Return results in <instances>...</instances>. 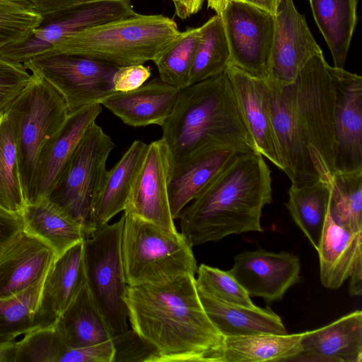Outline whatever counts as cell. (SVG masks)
Instances as JSON below:
<instances>
[{
    "mask_svg": "<svg viewBox=\"0 0 362 362\" xmlns=\"http://www.w3.org/2000/svg\"><path fill=\"white\" fill-rule=\"evenodd\" d=\"M282 171L300 187L335 173V89L323 54L311 58L288 85L267 79Z\"/></svg>",
    "mask_w": 362,
    "mask_h": 362,
    "instance_id": "obj_1",
    "label": "cell"
},
{
    "mask_svg": "<svg viewBox=\"0 0 362 362\" xmlns=\"http://www.w3.org/2000/svg\"><path fill=\"white\" fill-rule=\"evenodd\" d=\"M132 329L153 346L159 362H222L224 336L207 316L194 276L127 286Z\"/></svg>",
    "mask_w": 362,
    "mask_h": 362,
    "instance_id": "obj_2",
    "label": "cell"
},
{
    "mask_svg": "<svg viewBox=\"0 0 362 362\" xmlns=\"http://www.w3.org/2000/svg\"><path fill=\"white\" fill-rule=\"evenodd\" d=\"M271 170L257 151L240 153L178 218L189 244L197 246L232 234L262 232V209L272 202Z\"/></svg>",
    "mask_w": 362,
    "mask_h": 362,
    "instance_id": "obj_3",
    "label": "cell"
},
{
    "mask_svg": "<svg viewBox=\"0 0 362 362\" xmlns=\"http://www.w3.org/2000/svg\"><path fill=\"white\" fill-rule=\"evenodd\" d=\"M172 164L202 151H257L226 71L180 90L161 126Z\"/></svg>",
    "mask_w": 362,
    "mask_h": 362,
    "instance_id": "obj_4",
    "label": "cell"
},
{
    "mask_svg": "<svg viewBox=\"0 0 362 362\" xmlns=\"http://www.w3.org/2000/svg\"><path fill=\"white\" fill-rule=\"evenodd\" d=\"M180 33L176 22L168 16L136 13L70 35L52 50L117 67L144 64L154 62Z\"/></svg>",
    "mask_w": 362,
    "mask_h": 362,
    "instance_id": "obj_5",
    "label": "cell"
},
{
    "mask_svg": "<svg viewBox=\"0 0 362 362\" xmlns=\"http://www.w3.org/2000/svg\"><path fill=\"white\" fill-rule=\"evenodd\" d=\"M122 255L128 286L162 284L197 271L192 247L170 231L124 213Z\"/></svg>",
    "mask_w": 362,
    "mask_h": 362,
    "instance_id": "obj_6",
    "label": "cell"
},
{
    "mask_svg": "<svg viewBox=\"0 0 362 362\" xmlns=\"http://www.w3.org/2000/svg\"><path fill=\"white\" fill-rule=\"evenodd\" d=\"M16 142L19 177L26 204L33 197L40 153L69 115L66 103L45 78L35 74L6 110Z\"/></svg>",
    "mask_w": 362,
    "mask_h": 362,
    "instance_id": "obj_7",
    "label": "cell"
},
{
    "mask_svg": "<svg viewBox=\"0 0 362 362\" xmlns=\"http://www.w3.org/2000/svg\"><path fill=\"white\" fill-rule=\"evenodd\" d=\"M124 220L123 214L117 222L97 228L83 240L86 283L113 336L128 329L122 255Z\"/></svg>",
    "mask_w": 362,
    "mask_h": 362,
    "instance_id": "obj_8",
    "label": "cell"
},
{
    "mask_svg": "<svg viewBox=\"0 0 362 362\" xmlns=\"http://www.w3.org/2000/svg\"><path fill=\"white\" fill-rule=\"evenodd\" d=\"M115 144L95 122L86 130L48 199L84 230H95L93 206L107 171V158Z\"/></svg>",
    "mask_w": 362,
    "mask_h": 362,
    "instance_id": "obj_9",
    "label": "cell"
},
{
    "mask_svg": "<svg viewBox=\"0 0 362 362\" xmlns=\"http://www.w3.org/2000/svg\"><path fill=\"white\" fill-rule=\"evenodd\" d=\"M136 13L132 0H90L42 18L23 41L0 49V57L16 63L51 51L64 38Z\"/></svg>",
    "mask_w": 362,
    "mask_h": 362,
    "instance_id": "obj_10",
    "label": "cell"
},
{
    "mask_svg": "<svg viewBox=\"0 0 362 362\" xmlns=\"http://www.w3.org/2000/svg\"><path fill=\"white\" fill-rule=\"evenodd\" d=\"M64 98L69 113L99 102L113 91L117 66L83 56L49 51L23 63Z\"/></svg>",
    "mask_w": 362,
    "mask_h": 362,
    "instance_id": "obj_11",
    "label": "cell"
},
{
    "mask_svg": "<svg viewBox=\"0 0 362 362\" xmlns=\"http://www.w3.org/2000/svg\"><path fill=\"white\" fill-rule=\"evenodd\" d=\"M219 15L228 43L230 64L252 77L269 78L274 16L240 0H228Z\"/></svg>",
    "mask_w": 362,
    "mask_h": 362,
    "instance_id": "obj_12",
    "label": "cell"
},
{
    "mask_svg": "<svg viewBox=\"0 0 362 362\" xmlns=\"http://www.w3.org/2000/svg\"><path fill=\"white\" fill-rule=\"evenodd\" d=\"M172 159L160 138L147 144L145 156L132 184L124 213L170 231H176L168 197Z\"/></svg>",
    "mask_w": 362,
    "mask_h": 362,
    "instance_id": "obj_13",
    "label": "cell"
},
{
    "mask_svg": "<svg viewBox=\"0 0 362 362\" xmlns=\"http://www.w3.org/2000/svg\"><path fill=\"white\" fill-rule=\"evenodd\" d=\"M274 17L269 78L288 85L311 58L323 53L293 0H280Z\"/></svg>",
    "mask_w": 362,
    "mask_h": 362,
    "instance_id": "obj_14",
    "label": "cell"
},
{
    "mask_svg": "<svg viewBox=\"0 0 362 362\" xmlns=\"http://www.w3.org/2000/svg\"><path fill=\"white\" fill-rule=\"evenodd\" d=\"M300 272L296 255L262 248L236 255L228 270L250 297H261L267 303L281 300L288 288L299 281Z\"/></svg>",
    "mask_w": 362,
    "mask_h": 362,
    "instance_id": "obj_15",
    "label": "cell"
},
{
    "mask_svg": "<svg viewBox=\"0 0 362 362\" xmlns=\"http://www.w3.org/2000/svg\"><path fill=\"white\" fill-rule=\"evenodd\" d=\"M335 89V172L362 169V77L330 66Z\"/></svg>",
    "mask_w": 362,
    "mask_h": 362,
    "instance_id": "obj_16",
    "label": "cell"
},
{
    "mask_svg": "<svg viewBox=\"0 0 362 362\" xmlns=\"http://www.w3.org/2000/svg\"><path fill=\"white\" fill-rule=\"evenodd\" d=\"M101 112V105L95 103L69 113L40 153L29 204L48 199L86 130Z\"/></svg>",
    "mask_w": 362,
    "mask_h": 362,
    "instance_id": "obj_17",
    "label": "cell"
},
{
    "mask_svg": "<svg viewBox=\"0 0 362 362\" xmlns=\"http://www.w3.org/2000/svg\"><path fill=\"white\" fill-rule=\"evenodd\" d=\"M226 73L257 151L282 170L277 139L272 122L267 79L252 77L231 64L228 66Z\"/></svg>",
    "mask_w": 362,
    "mask_h": 362,
    "instance_id": "obj_18",
    "label": "cell"
},
{
    "mask_svg": "<svg viewBox=\"0 0 362 362\" xmlns=\"http://www.w3.org/2000/svg\"><path fill=\"white\" fill-rule=\"evenodd\" d=\"M293 362H361L362 311L350 313L318 329L303 332Z\"/></svg>",
    "mask_w": 362,
    "mask_h": 362,
    "instance_id": "obj_19",
    "label": "cell"
},
{
    "mask_svg": "<svg viewBox=\"0 0 362 362\" xmlns=\"http://www.w3.org/2000/svg\"><path fill=\"white\" fill-rule=\"evenodd\" d=\"M85 284L82 241L57 256L48 269L39 299L37 327L56 325Z\"/></svg>",
    "mask_w": 362,
    "mask_h": 362,
    "instance_id": "obj_20",
    "label": "cell"
},
{
    "mask_svg": "<svg viewBox=\"0 0 362 362\" xmlns=\"http://www.w3.org/2000/svg\"><path fill=\"white\" fill-rule=\"evenodd\" d=\"M180 90L158 76L132 90L113 91L99 103L129 126L161 127L171 114Z\"/></svg>",
    "mask_w": 362,
    "mask_h": 362,
    "instance_id": "obj_21",
    "label": "cell"
},
{
    "mask_svg": "<svg viewBox=\"0 0 362 362\" xmlns=\"http://www.w3.org/2000/svg\"><path fill=\"white\" fill-rule=\"evenodd\" d=\"M56 257L44 242L21 231L0 255V298L19 293L43 279Z\"/></svg>",
    "mask_w": 362,
    "mask_h": 362,
    "instance_id": "obj_22",
    "label": "cell"
},
{
    "mask_svg": "<svg viewBox=\"0 0 362 362\" xmlns=\"http://www.w3.org/2000/svg\"><path fill=\"white\" fill-rule=\"evenodd\" d=\"M240 153L233 149H212L172 164L168 178V197L173 219L197 198Z\"/></svg>",
    "mask_w": 362,
    "mask_h": 362,
    "instance_id": "obj_23",
    "label": "cell"
},
{
    "mask_svg": "<svg viewBox=\"0 0 362 362\" xmlns=\"http://www.w3.org/2000/svg\"><path fill=\"white\" fill-rule=\"evenodd\" d=\"M361 245L362 232L337 225L329 211L317 249L320 281L325 288H339L356 268L362 266Z\"/></svg>",
    "mask_w": 362,
    "mask_h": 362,
    "instance_id": "obj_24",
    "label": "cell"
},
{
    "mask_svg": "<svg viewBox=\"0 0 362 362\" xmlns=\"http://www.w3.org/2000/svg\"><path fill=\"white\" fill-rule=\"evenodd\" d=\"M197 292L209 320L224 337L287 334L281 317L270 309L230 304L198 288Z\"/></svg>",
    "mask_w": 362,
    "mask_h": 362,
    "instance_id": "obj_25",
    "label": "cell"
},
{
    "mask_svg": "<svg viewBox=\"0 0 362 362\" xmlns=\"http://www.w3.org/2000/svg\"><path fill=\"white\" fill-rule=\"evenodd\" d=\"M21 215L23 230L49 246L57 257L87 238L82 226L49 199L26 204Z\"/></svg>",
    "mask_w": 362,
    "mask_h": 362,
    "instance_id": "obj_26",
    "label": "cell"
},
{
    "mask_svg": "<svg viewBox=\"0 0 362 362\" xmlns=\"http://www.w3.org/2000/svg\"><path fill=\"white\" fill-rule=\"evenodd\" d=\"M146 148V143L135 140L119 160L107 171L93 206L95 229L108 223L112 218L124 210L132 184Z\"/></svg>",
    "mask_w": 362,
    "mask_h": 362,
    "instance_id": "obj_27",
    "label": "cell"
},
{
    "mask_svg": "<svg viewBox=\"0 0 362 362\" xmlns=\"http://www.w3.org/2000/svg\"><path fill=\"white\" fill-rule=\"evenodd\" d=\"M56 325L64 344L70 348L103 343L113 337L86 283L59 316Z\"/></svg>",
    "mask_w": 362,
    "mask_h": 362,
    "instance_id": "obj_28",
    "label": "cell"
},
{
    "mask_svg": "<svg viewBox=\"0 0 362 362\" xmlns=\"http://www.w3.org/2000/svg\"><path fill=\"white\" fill-rule=\"evenodd\" d=\"M315 23L331 52L334 67L344 69L357 21V0H309Z\"/></svg>",
    "mask_w": 362,
    "mask_h": 362,
    "instance_id": "obj_29",
    "label": "cell"
},
{
    "mask_svg": "<svg viewBox=\"0 0 362 362\" xmlns=\"http://www.w3.org/2000/svg\"><path fill=\"white\" fill-rule=\"evenodd\" d=\"M303 333L224 337L222 362H287L301 351Z\"/></svg>",
    "mask_w": 362,
    "mask_h": 362,
    "instance_id": "obj_30",
    "label": "cell"
},
{
    "mask_svg": "<svg viewBox=\"0 0 362 362\" xmlns=\"http://www.w3.org/2000/svg\"><path fill=\"white\" fill-rule=\"evenodd\" d=\"M331 185L319 180L290 187L285 206L293 220L317 250L329 213Z\"/></svg>",
    "mask_w": 362,
    "mask_h": 362,
    "instance_id": "obj_31",
    "label": "cell"
},
{
    "mask_svg": "<svg viewBox=\"0 0 362 362\" xmlns=\"http://www.w3.org/2000/svg\"><path fill=\"white\" fill-rule=\"evenodd\" d=\"M230 62V50L223 25L220 15L216 14L201 26L188 84L224 73Z\"/></svg>",
    "mask_w": 362,
    "mask_h": 362,
    "instance_id": "obj_32",
    "label": "cell"
},
{
    "mask_svg": "<svg viewBox=\"0 0 362 362\" xmlns=\"http://www.w3.org/2000/svg\"><path fill=\"white\" fill-rule=\"evenodd\" d=\"M329 211L337 225L362 232V169L334 173Z\"/></svg>",
    "mask_w": 362,
    "mask_h": 362,
    "instance_id": "obj_33",
    "label": "cell"
},
{
    "mask_svg": "<svg viewBox=\"0 0 362 362\" xmlns=\"http://www.w3.org/2000/svg\"><path fill=\"white\" fill-rule=\"evenodd\" d=\"M25 205L13 127L6 111L0 115V207L21 214Z\"/></svg>",
    "mask_w": 362,
    "mask_h": 362,
    "instance_id": "obj_34",
    "label": "cell"
},
{
    "mask_svg": "<svg viewBox=\"0 0 362 362\" xmlns=\"http://www.w3.org/2000/svg\"><path fill=\"white\" fill-rule=\"evenodd\" d=\"M45 277L19 293L0 298V340H15L37 328V312Z\"/></svg>",
    "mask_w": 362,
    "mask_h": 362,
    "instance_id": "obj_35",
    "label": "cell"
},
{
    "mask_svg": "<svg viewBox=\"0 0 362 362\" xmlns=\"http://www.w3.org/2000/svg\"><path fill=\"white\" fill-rule=\"evenodd\" d=\"M200 31L201 26L181 32L153 62L162 81L180 89L188 86L189 71Z\"/></svg>",
    "mask_w": 362,
    "mask_h": 362,
    "instance_id": "obj_36",
    "label": "cell"
},
{
    "mask_svg": "<svg viewBox=\"0 0 362 362\" xmlns=\"http://www.w3.org/2000/svg\"><path fill=\"white\" fill-rule=\"evenodd\" d=\"M42 20L25 0H0V49L25 40Z\"/></svg>",
    "mask_w": 362,
    "mask_h": 362,
    "instance_id": "obj_37",
    "label": "cell"
},
{
    "mask_svg": "<svg viewBox=\"0 0 362 362\" xmlns=\"http://www.w3.org/2000/svg\"><path fill=\"white\" fill-rule=\"evenodd\" d=\"M16 341V362H59L66 348L57 325L37 327Z\"/></svg>",
    "mask_w": 362,
    "mask_h": 362,
    "instance_id": "obj_38",
    "label": "cell"
},
{
    "mask_svg": "<svg viewBox=\"0 0 362 362\" xmlns=\"http://www.w3.org/2000/svg\"><path fill=\"white\" fill-rule=\"evenodd\" d=\"M197 288L221 301L247 308H255L250 296L228 272L204 264L198 267Z\"/></svg>",
    "mask_w": 362,
    "mask_h": 362,
    "instance_id": "obj_39",
    "label": "cell"
},
{
    "mask_svg": "<svg viewBox=\"0 0 362 362\" xmlns=\"http://www.w3.org/2000/svg\"><path fill=\"white\" fill-rule=\"evenodd\" d=\"M115 355L112 362H159L156 349L132 329L114 335Z\"/></svg>",
    "mask_w": 362,
    "mask_h": 362,
    "instance_id": "obj_40",
    "label": "cell"
},
{
    "mask_svg": "<svg viewBox=\"0 0 362 362\" xmlns=\"http://www.w3.org/2000/svg\"><path fill=\"white\" fill-rule=\"evenodd\" d=\"M30 77L23 64L0 57V115L23 90Z\"/></svg>",
    "mask_w": 362,
    "mask_h": 362,
    "instance_id": "obj_41",
    "label": "cell"
},
{
    "mask_svg": "<svg viewBox=\"0 0 362 362\" xmlns=\"http://www.w3.org/2000/svg\"><path fill=\"white\" fill-rule=\"evenodd\" d=\"M112 339L103 343L78 348L66 346L59 362H112Z\"/></svg>",
    "mask_w": 362,
    "mask_h": 362,
    "instance_id": "obj_42",
    "label": "cell"
},
{
    "mask_svg": "<svg viewBox=\"0 0 362 362\" xmlns=\"http://www.w3.org/2000/svg\"><path fill=\"white\" fill-rule=\"evenodd\" d=\"M151 76V69L144 64L117 67L112 79L114 91L134 90L146 83Z\"/></svg>",
    "mask_w": 362,
    "mask_h": 362,
    "instance_id": "obj_43",
    "label": "cell"
},
{
    "mask_svg": "<svg viewBox=\"0 0 362 362\" xmlns=\"http://www.w3.org/2000/svg\"><path fill=\"white\" fill-rule=\"evenodd\" d=\"M23 230L21 214L0 207V255L9 243Z\"/></svg>",
    "mask_w": 362,
    "mask_h": 362,
    "instance_id": "obj_44",
    "label": "cell"
},
{
    "mask_svg": "<svg viewBox=\"0 0 362 362\" xmlns=\"http://www.w3.org/2000/svg\"><path fill=\"white\" fill-rule=\"evenodd\" d=\"M42 18L71 6L90 0H26Z\"/></svg>",
    "mask_w": 362,
    "mask_h": 362,
    "instance_id": "obj_45",
    "label": "cell"
},
{
    "mask_svg": "<svg viewBox=\"0 0 362 362\" xmlns=\"http://www.w3.org/2000/svg\"><path fill=\"white\" fill-rule=\"evenodd\" d=\"M15 340H0V362H16Z\"/></svg>",
    "mask_w": 362,
    "mask_h": 362,
    "instance_id": "obj_46",
    "label": "cell"
},
{
    "mask_svg": "<svg viewBox=\"0 0 362 362\" xmlns=\"http://www.w3.org/2000/svg\"><path fill=\"white\" fill-rule=\"evenodd\" d=\"M349 278V291L350 295L360 296L362 293V266L356 268Z\"/></svg>",
    "mask_w": 362,
    "mask_h": 362,
    "instance_id": "obj_47",
    "label": "cell"
},
{
    "mask_svg": "<svg viewBox=\"0 0 362 362\" xmlns=\"http://www.w3.org/2000/svg\"><path fill=\"white\" fill-rule=\"evenodd\" d=\"M252 4L275 16L280 0H240Z\"/></svg>",
    "mask_w": 362,
    "mask_h": 362,
    "instance_id": "obj_48",
    "label": "cell"
},
{
    "mask_svg": "<svg viewBox=\"0 0 362 362\" xmlns=\"http://www.w3.org/2000/svg\"><path fill=\"white\" fill-rule=\"evenodd\" d=\"M189 17L197 13L202 8L204 0H183Z\"/></svg>",
    "mask_w": 362,
    "mask_h": 362,
    "instance_id": "obj_49",
    "label": "cell"
},
{
    "mask_svg": "<svg viewBox=\"0 0 362 362\" xmlns=\"http://www.w3.org/2000/svg\"><path fill=\"white\" fill-rule=\"evenodd\" d=\"M175 10V14L182 20L187 19L189 16L183 0H172Z\"/></svg>",
    "mask_w": 362,
    "mask_h": 362,
    "instance_id": "obj_50",
    "label": "cell"
},
{
    "mask_svg": "<svg viewBox=\"0 0 362 362\" xmlns=\"http://www.w3.org/2000/svg\"><path fill=\"white\" fill-rule=\"evenodd\" d=\"M228 0H206L209 8L220 14L223 10Z\"/></svg>",
    "mask_w": 362,
    "mask_h": 362,
    "instance_id": "obj_51",
    "label": "cell"
}]
</instances>
